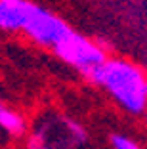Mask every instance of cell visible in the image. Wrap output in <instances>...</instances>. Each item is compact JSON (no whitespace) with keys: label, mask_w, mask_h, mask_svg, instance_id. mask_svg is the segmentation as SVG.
Returning <instances> with one entry per match:
<instances>
[{"label":"cell","mask_w":147,"mask_h":149,"mask_svg":"<svg viewBox=\"0 0 147 149\" xmlns=\"http://www.w3.org/2000/svg\"><path fill=\"white\" fill-rule=\"evenodd\" d=\"M111 94L130 113H141L147 107V79L143 71L124 59H107L90 77Z\"/></svg>","instance_id":"cell-1"},{"label":"cell","mask_w":147,"mask_h":149,"mask_svg":"<svg viewBox=\"0 0 147 149\" xmlns=\"http://www.w3.org/2000/svg\"><path fill=\"white\" fill-rule=\"evenodd\" d=\"M54 52L65 63H69L75 69H78L82 74H86L88 79L107 61L105 52L98 44H94L86 36L78 35L75 31H71L61 42H57L54 46Z\"/></svg>","instance_id":"cell-2"},{"label":"cell","mask_w":147,"mask_h":149,"mask_svg":"<svg viewBox=\"0 0 147 149\" xmlns=\"http://www.w3.org/2000/svg\"><path fill=\"white\" fill-rule=\"evenodd\" d=\"M23 31L33 40L54 48V46H56L57 42H61L73 29H71L63 19L54 15L52 12H48V10H44V8H40V6L35 4V8L31 12Z\"/></svg>","instance_id":"cell-3"},{"label":"cell","mask_w":147,"mask_h":149,"mask_svg":"<svg viewBox=\"0 0 147 149\" xmlns=\"http://www.w3.org/2000/svg\"><path fill=\"white\" fill-rule=\"evenodd\" d=\"M35 4L29 0H0V29H25Z\"/></svg>","instance_id":"cell-4"},{"label":"cell","mask_w":147,"mask_h":149,"mask_svg":"<svg viewBox=\"0 0 147 149\" xmlns=\"http://www.w3.org/2000/svg\"><path fill=\"white\" fill-rule=\"evenodd\" d=\"M0 128L6 130L8 134H12V136H19L25 130V123L13 109L0 103Z\"/></svg>","instance_id":"cell-5"},{"label":"cell","mask_w":147,"mask_h":149,"mask_svg":"<svg viewBox=\"0 0 147 149\" xmlns=\"http://www.w3.org/2000/svg\"><path fill=\"white\" fill-rule=\"evenodd\" d=\"M111 145H113V149H139V145L136 141H132L130 138L122 136V134H113Z\"/></svg>","instance_id":"cell-6"}]
</instances>
